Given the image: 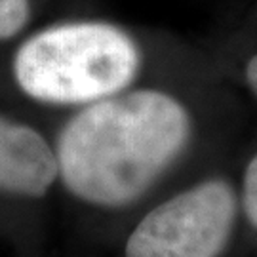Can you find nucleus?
Returning a JSON list of instances; mask_svg holds the SVG:
<instances>
[{
    "mask_svg": "<svg viewBox=\"0 0 257 257\" xmlns=\"http://www.w3.org/2000/svg\"><path fill=\"white\" fill-rule=\"evenodd\" d=\"M189 118L174 97L141 90L93 103L63 128L57 168L86 202H134L181 153Z\"/></svg>",
    "mask_w": 257,
    "mask_h": 257,
    "instance_id": "nucleus-1",
    "label": "nucleus"
},
{
    "mask_svg": "<svg viewBox=\"0 0 257 257\" xmlns=\"http://www.w3.org/2000/svg\"><path fill=\"white\" fill-rule=\"evenodd\" d=\"M244 206L249 221L257 227V156L249 162L244 177Z\"/></svg>",
    "mask_w": 257,
    "mask_h": 257,
    "instance_id": "nucleus-6",
    "label": "nucleus"
},
{
    "mask_svg": "<svg viewBox=\"0 0 257 257\" xmlns=\"http://www.w3.org/2000/svg\"><path fill=\"white\" fill-rule=\"evenodd\" d=\"M246 76H248V82L249 86L253 88V92L257 93V55L251 57V61L246 67Z\"/></svg>",
    "mask_w": 257,
    "mask_h": 257,
    "instance_id": "nucleus-7",
    "label": "nucleus"
},
{
    "mask_svg": "<svg viewBox=\"0 0 257 257\" xmlns=\"http://www.w3.org/2000/svg\"><path fill=\"white\" fill-rule=\"evenodd\" d=\"M59 174L46 139L25 124L0 116V191L42 196Z\"/></svg>",
    "mask_w": 257,
    "mask_h": 257,
    "instance_id": "nucleus-4",
    "label": "nucleus"
},
{
    "mask_svg": "<svg viewBox=\"0 0 257 257\" xmlns=\"http://www.w3.org/2000/svg\"><path fill=\"white\" fill-rule=\"evenodd\" d=\"M134 40L107 23H65L29 38L14 57L19 88L46 103H88L120 92L136 76Z\"/></svg>",
    "mask_w": 257,
    "mask_h": 257,
    "instance_id": "nucleus-2",
    "label": "nucleus"
},
{
    "mask_svg": "<svg viewBox=\"0 0 257 257\" xmlns=\"http://www.w3.org/2000/svg\"><path fill=\"white\" fill-rule=\"evenodd\" d=\"M234 221V196L208 181L160 204L132 232L126 257H217Z\"/></svg>",
    "mask_w": 257,
    "mask_h": 257,
    "instance_id": "nucleus-3",
    "label": "nucleus"
},
{
    "mask_svg": "<svg viewBox=\"0 0 257 257\" xmlns=\"http://www.w3.org/2000/svg\"><path fill=\"white\" fill-rule=\"evenodd\" d=\"M27 19L29 0H0V40L18 35Z\"/></svg>",
    "mask_w": 257,
    "mask_h": 257,
    "instance_id": "nucleus-5",
    "label": "nucleus"
}]
</instances>
